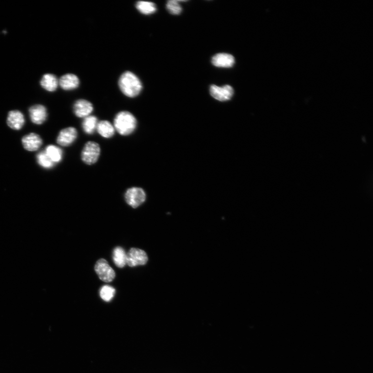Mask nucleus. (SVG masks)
Returning a JSON list of instances; mask_svg holds the SVG:
<instances>
[{
  "mask_svg": "<svg viewBox=\"0 0 373 373\" xmlns=\"http://www.w3.org/2000/svg\"><path fill=\"white\" fill-rule=\"evenodd\" d=\"M113 259L115 265L123 268L126 264V253L121 247H117L113 251Z\"/></svg>",
  "mask_w": 373,
  "mask_h": 373,
  "instance_id": "nucleus-19",
  "label": "nucleus"
},
{
  "mask_svg": "<svg viewBox=\"0 0 373 373\" xmlns=\"http://www.w3.org/2000/svg\"><path fill=\"white\" fill-rule=\"evenodd\" d=\"M114 126L115 130L121 135H129L136 128L137 120L130 112L122 111L115 116Z\"/></svg>",
  "mask_w": 373,
  "mask_h": 373,
  "instance_id": "nucleus-2",
  "label": "nucleus"
},
{
  "mask_svg": "<svg viewBox=\"0 0 373 373\" xmlns=\"http://www.w3.org/2000/svg\"><path fill=\"white\" fill-rule=\"evenodd\" d=\"M22 144L27 151L35 152L38 151L41 147L42 141L38 134L31 133L23 137Z\"/></svg>",
  "mask_w": 373,
  "mask_h": 373,
  "instance_id": "nucleus-12",
  "label": "nucleus"
},
{
  "mask_svg": "<svg viewBox=\"0 0 373 373\" xmlns=\"http://www.w3.org/2000/svg\"><path fill=\"white\" fill-rule=\"evenodd\" d=\"M37 162L42 167L49 169L55 166V164L46 155L45 151L39 153L37 156Z\"/></svg>",
  "mask_w": 373,
  "mask_h": 373,
  "instance_id": "nucleus-21",
  "label": "nucleus"
},
{
  "mask_svg": "<svg viewBox=\"0 0 373 373\" xmlns=\"http://www.w3.org/2000/svg\"><path fill=\"white\" fill-rule=\"evenodd\" d=\"M79 78L73 74L64 75L59 80V85L65 90H73L78 88L80 85Z\"/></svg>",
  "mask_w": 373,
  "mask_h": 373,
  "instance_id": "nucleus-13",
  "label": "nucleus"
},
{
  "mask_svg": "<svg viewBox=\"0 0 373 373\" xmlns=\"http://www.w3.org/2000/svg\"><path fill=\"white\" fill-rule=\"evenodd\" d=\"M97 130L101 136L106 138L113 137L115 132L114 125L107 121H102L98 123Z\"/></svg>",
  "mask_w": 373,
  "mask_h": 373,
  "instance_id": "nucleus-16",
  "label": "nucleus"
},
{
  "mask_svg": "<svg viewBox=\"0 0 373 373\" xmlns=\"http://www.w3.org/2000/svg\"><path fill=\"white\" fill-rule=\"evenodd\" d=\"M98 121L97 117L90 115L85 117L82 123V127L84 133L92 134L97 130Z\"/></svg>",
  "mask_w": 373,
  "mask_h": 373,
  "instance_id": "nucleus-17",
  "label": "nucleus"
},
{
  "mask_svg": "<svg viewBox=\"0 0 373 373\" xmlns=\"http://www.w3.org/2000/svg\"><path fill=\"white\" fill-rule=\"evenodd\" d=\"M40 84L41 87L46 91L54 92L59 86V80L55 75L46 74L42 77Z\"/></svg>",
  "mask_w": 373,
  "mask_h": 373,
  "instance_id": "nucleus-15",
  "label": "nucleus"
},
{
  "mask_svg": "<svg viewBox=\"0 0 373 373\" xmlns=\"http://www.w3.org/2000/svg\"><path fill=\"white\" fill-rule=\"evenodd\" d=\"M101 153L100 145L94 142H87L83 148L81 158L86 165H92L97 163Z\"/></svg>",
  "mask_w": 373,
  "mask_h": 373,
  "instance_id": "nucleus-3",
  "label": "nucleus"
},
{
  "mask_svg": "<svg viewBox=\"0 0 373 373\" xmlns=\"http://www.w3.org/2000/svg\"><path fill=\"white\" fill-rule=\"evenodd\" d=\"M29 111L31 121L35 124H41L47 120V109L43 105L38 104L31 106Z\"/></svg>",
  "mask_w": 373,
  "mask_h": 373,
  "instance_id": "nucleus-9",
  "label": "nucleus"
},
{
  "mask_svg": "<svg viewBox=\"0 0 373 373\" xmlns=\"http://www.w3.org/2000/svg\"><path fill=\"white\" fill-rule=\"evenodd\" d=\"M94 269L99 279L104 282H111L115 278V271L107 261L104 259H101L96 263Z\"/></svg>",
  "mask_w": 373,
  "mask_h": 373,
  "instance_id": "nucleus-5",
  "label": "nucleus"
},
{
  "mask_svg": "<svg viewBox=\"0 0 373 373\" xmlns=\"http://www.w3.org/2000/svg\"><path fill=\"white\" fill-rule=\"evenodd\" d=\"M147 261L148 257L146 253L140 249H131L126 253V264L130 267L145 265Z\"/></svg>",
  "mask_w": 373,
  "mask_h": 373,
  "instance_id": "nucleus-6",
  "label": "nucleus"
},
{
  "mask_svg": "<svg viewBox=\"0 0 373 373\" xmlns=\"http://www.w3.org/2000/svg\"><path fill=\"white\" fill-rule=\"evenodd\" d=\"M77 137V129L73 127H69L59 132L57 142L61 146L68 147L72 145L76 141Z\"/></svg>",
  "mask_w": 373,
  "mask_h": 373,
  "instance_id": "nucleus-8",
  "label": "nucleus"
},
{
  "mask_svg": "<svg viewBox=\"0 0 373 373\" xmlns=\"http://www.w3.org/2000/svg\"><path fill=\"white\" fill-rule=\"evenodd\" d=\"M116 290L114 288L109 285L103 286L100 291V296L102 299L105 302H110L114 297Z\"/></svg>",
  "mask_w": 373,
  "mask_h": 373,
  "instance_id": "nucleus-22",
  "label": "nucleus"
},
{
  "mask_svg": "<svg viewBox=\"0 0 373 373\" xmlns=\"http://www.w3.org/2000/svg\"><path fill=\"white\" fill-rule=\"evenodd\" d=\"M126 204L136 208L141 206L146 200L145 191L140 187H132L127 189L124 195Z\"/></svg>",
  "mask_w": 373,
  "mask_h": 373,
  "instance_id": "nucleus-4",
  "label": "nucleus"
},
{
  "mask_svg": "<svg viewBox=\"0 0 373 373\" xmlns=\"http://www.w3.org/2000/svg\"><path fill=\"white\" fill-rule=\"evenodd\" d=\"M211 62L216 67L228 68L233 66L235 59L230 54L221 53L213 57Z\"/></svg>",
  "mask_w": 373,
  "mask_h": 373,
  "instance_id": "nucleus-14",
  "label": "nucleus"
},
{
  "mask_svg": "<svg viewBox=\"0 0 373 373\" xmlns=\"http://www.w3.org/2000/svg\"><path fill=\"white\" fill-rule=\"evenodd\" d=\"M166 8L169 13L177 15L182 12V8L179 3L178 1L170 0L166 4Z\"/></svg>",
  "mask_w": 373,
  "mask_h": 373,
  "instance_id": "nucleus-23",
  "label": "nucleus"
},
{
  "mask_svg": "<svg viewBox=\"0 0 373 373\" xmlns=\"http://www.w3.org/2000/svg\"><path fill=\"white\" fill-rule=\"evenodd\" d=\"M119 87L124 95L129 98H135L142 91L141 81L135 74L130 71L124 73L119 82Z\"/></svg>",
  "mask_w": 373,
  "mask_h": 373,
  "instance_id": "nucleus-1",
  "label": "nucleus"
},
{
  "mask_svg": "<svg viewBox=\"0 0 373 373\" xmlns=\"http://www.w3.org/2000/svg\"><path fill=\"white\" fill-rule=\"evenodd\" d=\"M45 152L55 164L61 162L63 152L59 147L55 145H48L46 147Z\"/></svg>",
  "mask_w": 373,
  "mask_h": 373,
  "instance_id": "nucleus-18",
  "label": "nucleus"
},
{
  "mask_svg": "<svg viewBox=\"0 0 373 373\" xmlns=\"http://www.w3.org/2000/svg\"><path fill=\"white\" fill-rule=\"evenodd\" d=\"M136 7L138 11L146 15L153 14L157 10L156 4L151 2L138 1L136 4Z\"/></svg>",
  "mask_w": 373,
  "mask_h": 373,
  "instance_id": "nucleus-20",
  "label": "nucleus"
},
{
  "mask_svg": "<svg viewBox=\"0 0 373 373\" xmlns=\"http://www.w3.org/2000/svg\"><path fill=\"white\" fill-rule=\"evenodd\" d=\"M75 115L79 118H83L90 115L93 111L92 104L89 101L81 99L77 101L73 106Z\"/></svg>",
  "mask_w": 373,
  "mask_h": 373,
  "instance_id": "nucleus-10",
  "label": "nucleus"
},
{
  "mask_svg": "<svg viewBox=\"0 0 373 373\" xmlns=\"http://www.w3.org/2000/svg\"><path fill=\"white\" fill-rule=\"evenodd\" d=\"M210 93L212 97L219 101L225 102L230 100L233 97L234 90L230 85L219 87L212 85L210 88Z\"/></svg>",
  "mask_w": 373,
  "mask_h": 373,
  "instance_id": "nucleus-7",
  "label": "nucleus"
},
{
  "mask_svg": "<svg viewBox=\"0 0 373 373\" xmlns=\"http://www.w3.org/2000/svg\"><path fill=\"white\" fill-rule=\"evenodd\" d=\"M25 123L24 116L19 111H12L8 113L7 118V124L10 128L19 130L22 129Z\"/></svg>",
  "mask_w": 373,
  "mask_h": 373,
  "instance_id": "nucleus-11",
  "label": "nucleus"
}]
</instances>
